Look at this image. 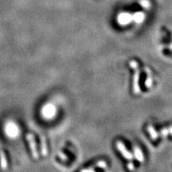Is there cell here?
<instances>
[{
	"label": "cell",
	"mask_w": 172,
	"mask_h": 172,
	"mask_svg": "<svg viewBox=\"0 0 172 172\" xmlns=\"http://www.w3.org/2000/svg\"><path fill=\"white\" fill-rule=\"evenodd\" d=\"M41 149H42V152L43 156H46L47 155V147L46 143V139L43 136H41Z\"/></svg>",
	"instance_id": "cell-11"
},
{
	"label": "cell",
	"mask_w": 172,
	"mask_h": 172,
	"mask_svg": "<svg viewBox=\"0 0 172 172\" xmlns=\"http://www.w3.org/2000/svg\"><path fill=\"white\" fill-rule=\"evenodd\" d=\"M147 131H148L149 134H150L152 139L155 140V139H157L159 138V132H157L152 125H149L148 127H147Z\"/></svg>",
	"instance_id": "cell-9"
},
{
	"label": "cell",
	"mask_w": 172,
	"mask_h": 172,
	"mask_svg": "<svg viewBox=\"0 0 172 172\" xmlns=\"http://www.w3.org/2000/svg\"><path fill=\"white\" fill-rule=\"evenodd\" d=\"M127 167H128V170H131V171H132V170H135V166H134V164L132 163V162H130L129 163H128V166H127Z\"/></svg>",
	"instance_id": "cell-14"
},
{
	"label": "cell",
	"mask_w": 172,
	"mask_h": 172,
	"mask_svg": "<svg viewBox=\"0 0 172 172\" xmlns=\"http://www.w3.org/2000/svg\"><path fill=\"white\" fill-rule=\"evenodd\" d=\"M134 151V156L137 161H139V162H143V160H144V157H143V152L140 150V148H139L138 147H134L133 148Z\"/></svg>",
	"instance_id": "cell-8"
},
{
	"label": "cell",
	"mask_w": 172,
	"mask_h": 172,
	"mask_svg": "<svg viewBox=\"0 0 172 172\" xmlns=\"http://www.w3.org/2000/svg\"><path fill=\"white\" fill-rule=\"evenodd\" d=\"M145 18V14L142 11H138L132 14V21L138 24L142 23Z\"/></svg>",
	"instance_id": "cell-7"
},
{
	"label": "cell",
	"mask_w": 172,
	"mask_h": 172,
	"mask_svg": "<svg viewBox=\"0 0 172 172\" xmlns=\"http://www.w3.org/2000/svg\"><path fill=\"white\" fill-rule=\"evenodd\" d=\"M42 114L46 119H53L56 114V108L53 104H47L42 109Z\"/></svg>",
	"instance_id": "cell-2"
},
{
	"label": "cell",
	"mask_w": 172,
	"mask_h": 172,
	"mask_svg": "<svg viewBox=\"0 0 172 172\" xmlns=\"http://www.w3.org/2000/svg\"><path fill=\"white\" fill-rule=\"evenodd\" d=\"M81 172H94L92 169H89V170H82Z\"/></svg>",
	"instance_id": "cell-15"
},
{
	"label": "cell",
	"mask_w": 172,
	"mask_h": 172,
	"mask_svg": "<svg viewBox=\"0 0 172 172\" xmlns=\"http://www.w3.org/2000/svg\"><path fill=\"white\" fill-rule=\"evenodd\" d=\"M168 135H172V126H170L168 128H162L159 132V136H162V137H166Z\"/></svg>",
	"instance_id": "cell-10"
},
{
	"label": "cell",
	"mask_w": 172,
	"mask_h": 172,
	"mask_svg": "<svg viewBox=\"0 0 172 172\" xmlns=\"http://www.w3.org/2000/svg\"><path fill=\"white\" fill-rule=\"evenodd\" d=\"M116 147H117L118 151L120 152V154H121L127 160L132 161V159H133V155H132L130 151H128V150H127L125 145H124V143H122L121 141L116 142Z\"/></svg>",
	"instance_id": "cell-5"
},
{
	"label": "cell",
	"mask_w": 172,
	"mask_h": 172,
	"mask_svg": "<svg viewBox=\"0 0 172 172\" xmlns=\"http://www.w3.org/2000/svg\"><path fill=\"white\" fill-rule=\"evenodd\" d=\"M26 139L29 143L30 148L31 150V154L33 155L34 159L38 158V152L37 147H36V142H35L34 136L32 133H28L26 135Z\"/></svg>",
	"instance_id": "cell-3"
},
{
	"label": "cell",
	"mask_w": 172,
	"mask_h": 172,
	"mask_svg": "<svg viewBox=\"0 0 172 172\" xmlns=\"http://www.w3.org/2000/svg\"><path fill=\"white\" fill-rule=\"evenodd\" d=\"M0 159H1V165H2V168H6V165H7V162L6 161V156L4 154L3 151H0Z\"/></svg>",
	"instance_id": "cell-12"
},
{
	"label": "cell",
	"mask_w": 172,
	"mask_h": 172,
	"mask_svg": "<svg viewBox=\"0 0 172 172\" xmlns=\"http://www.w3.org/2000/svg\"><path fill=\"white\" fill-rule=\"evenodd\" d=\"M129 66L134 70L133 77V93L138 95L141 93V89L139 86V78H140V70L139 65L135 61H130Z\"/></svg>",
	"instance_id": "cell-1"
},
{
	"label": "cell",
	"mask_w": 172,
	"mask_h": 172,
	"mask_svg": "<svg viewBox=\"0 0 172 172\" xmlns=\"http://www.w3.org/2000/svg\"><path fill=\"white\" fill-rule=\"evenodd\" d=\"M6 133L7 134V135H9L10 137H16L18 133H19V129L17 127V125L15 124H12V123H10L8 124V125L6 127Z\"/></svg>",
	"instance_id": "cell-6"
},
{
	"label": "cell",
	"mask_w": 172,
	"mask_h": 172,
	"mask_svg": "<svg viewBox=\"0 0 172 172\" xmlns=\"http://www.w3.org/2000/svg\"><path fill=\"white\" fill-rule=\"evenodd\" d=\"M147 79H146V81H145V85L146 87L147 88H151V86H152L153 85V78H152V75H147Z\"/></svg>",
	"instance_id": "cell-13"
},
{
	"label": "cell",
	"mask_w": 172,
	"mask_h": 172,
	"mask_svg": "<svg viewBox=\"0 0 172 172\" xmlns=\"http://www.w3.org/2000/svg\"><path fill=\"white\" fill-rule=\"evenodd\" d=\"M166 47H167L168 49H170V50H172V44L167 45V46H166Z\"/></svg>",
	"instance_id": "cell-16"
},
{
	"label": "cell",
	"mask_w": 172,
	"mask_h": 172,
	"mask_svg": "<svg viewBox=\"0 0 172 172\" xmlns=\"http://www.w3.org/2000/svg\"><path fill=\"white\" fill-rule=\"evenodd\" d=\"M117 22L123 26L128 25L132 22V14L128 12H122L117 16Z\"/></svg>",
	"instance_id": "cell-4"
}]
</instances>
